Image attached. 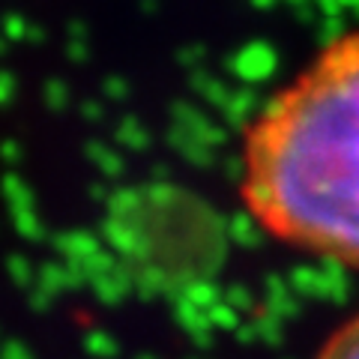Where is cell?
Returning a JSON list of instances; mask_svg holds the SVG:
<instances>
[{
    "mask_svg": "<svg viewBox=\"0 0 359 359\" xmlns=\"http://www.w3.org/2000/svg\"><path fill=\"white\" fill-rule=\"evenodd\" d=\"M240 198L273 240L359 269V30L323 45L245 126Z\"/></svg>",
    "mask_w": 359,
    "mask_h": 359,
    "instance_id": "obj_1",
    "label": "cell"
},
{
    "mask_svg": "<svg viewBox=\"0 0 359 359\" xmlns=\"http://www.w3.org/2000/svg\"><path fill=\"white\" fill-rule=\"evenodd\" d=\"M318 359H359V314L330 335Z\"/></svg>",
    "mask_w": 359,
    "mask_h": 359,
    "instance_id": "obj_2",
    "label": "cell"
}]
</instances>
